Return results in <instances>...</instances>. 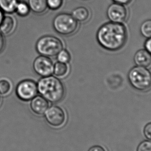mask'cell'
Instances as JSON below:
<instances>
[{"label":"cell","instance_id":"obj_1","mask_svg":"<svg viewBox=\"0 0 151 151\" xmlns=\"http://www.w3.org/2000/svg\"><path fill=\"white\" fill-rule=\"evenodd\" d=\"M128 33L123 23L109 22L99 28L96 39L102 48L109 51H116L122 49L126 44Z\"/></svg>","mask_w":151,"mask_h":151},{"label":"cell","instance_id":"obj_2","mask_svg":"<svg viewBox=\"0 0 151 151\" xmlns=\"http://www.w3.org/2000/svg\"><path fill=\"white\" fill-rule=\"evenodd\" d=\"M38 92L41 96L51 103L61 101L65 96L63 83L58 78L49 76L41 78L37 83Z\"/></svg>","mask_w":151,"mask_h":151},{"label":"cell","instance_id":"obj_3","mask_svg":"<svg viewBox=\"0 0 151 151\" xmlns=\"http://www.w3.org/2000/svg\"><path fill=\"white\" fill-rule=\"evenodd\" d=\"M131 86L137 90L146 91L151 88V71L147 67L136 66L128 73Z\"/></svg>","mask_w":151,"mask_h":151},{"label":"cell","instance_id":"obj_4","mask_svg":"<svg viewBox=\"0 0 151 151\" xmlns=\"http://www.w3.org/2000/svg\"><path fill=\"white\" fill-rule=\"evenodd\" d=\"M63 49V42L53 36L47 35L40 38L36 44V49L40 55L48 58L55 57Z\"/></svg>","mask_w":151,"mask_h":151},{"label":"cell","instance_id":"obj_5","mask_svg":"<svg viewBox=\"0 0 151 151\" xmlns=\"http://www.w3.org/2000/svg\"><path fill=\"white\" fill-rule=\"evenodd\" d=\"M52 24L55 31L62 35H70L78 29V21L67 13L57 15L53 20Z\"/></svg>","mask_w":151,"mask_h":151},{"label":"cell","instance_id":"obj_6","mask_svg":"<svg viewBox=\"0 0 151 151\" xmlns=\"http://www.w3.org/2000/svg\"><path fill=\"white\" fill-rule=\"evenodd\" d=\"M37 85L29 79L22 81L17 85L16 89L17 96L22 101H31L37 94Z\"/></svg>","mask_w":151,"mask_h":151},{"label":"cell","instance_id":"obj_7","mask_svg":"<svg viewBox=\"0 0 151 151\" xmlns=\"http://www.w3.org/2000/svg\"><path fill=\"white\" fill-rule=\"evenodd\" d=\"M45 118L50 125L54 127H60L65 124L66 116L65 112L60 107L53 106L45 112Z\"/></svg>","mask_w":151,"mask_h":151},{"label":"cell","instance_id":"obj_8","mask_svg":"<svg viewBox=\"0 0 151 151\" xmlns=\"http://www.w3.org/2000/svg\"><path fill=\"white\" fill-rule=\"evenodd\" d=\"M107 16L110 22L123 23L128 18V11L124 5L114 2L108 7Z\"/></svg>","mask_w":151,"mask_h":151},{"label":"cell","instance_id":"obj_9","mask_svg":"<svg viewBox=\"0 0 151 151\" xmlns=\"http://www.w3.org/2000/svg\"><path fill=\"white\" fill-rule=\"evenodd\" d=\"M33 67L38 75L45 77L52 75L54 64L48 57L40 55L34 61Z\"/></svg>","mask_w":151,"mask_h":151},{"label":"cell","instance_id":"obj_10","mask_svg":"<svg viewBox=\"0 0 151 151\" xmlns=\"http://www.w3.org/2000/svg\"><path fill=\"white\" fill-rule=\"evenodd\" d=\"M30 107L32 111L36 115L42 116L48 109L49 103L44 97L37 96L32 99Z\"/></svg>","mask_w":151,"mask_h":151},{"label":"cell","instance_id":"obj_11","mask_svg":"<svg viewBox=\"0 0 151 151\" xmlns=\"http://www.w3.org/2000/svg\"><path fill=\"white\" fill-rule=\"evenodd\" d=\"M134 61L136 66L149 68L151 66V54L145 49H139L134 54Z\"/></svg>","mask_w":151,"mask_h":151},{"label":"cell","instance_id":"obj_12","mask_svg":"<svg viewBox=\"0 0 151 151\" xmlns=\"http://www.w3.org/2000/svg\"><path fill=\"white\" fill-rule=\"evenodd\" d=\"M15 27V21L13 17L4 16L0 25V32L3 35H7L12 33Z\"/></svg>","mask_w":151,"mask_h":151},{"label":"cell","instance_id":"obj_13","mask_svg":"<svg viewBox=\"0 0 151 151\" xmlns=\"http://www.w3.org/2000/svg\"><path fill=\"white\" fill-rule=\"evenodd\" d=\"M28 5L30 10L37 14L44 13L48 8L47 0H28Z\"/></svg>","mask_w":151,"mask_h":151},{"label":"cell","instance_id":"obj_14","mask_svg":"<svg viewBox=\"0 0 151 151\" xmlns=\"http://www.w3.org/2000/svg\"><path fill=\"white\" fill-rule=\"evenodd\" d=\"M71 15L77 21L80 22H86L90 17V13L88 9L82 6L74 9Z\"/></svg>","mask_w":151,"mask_h":151},{"label":"cell","instance_id":"obj_15","mask_svg":"<svg viewBox=\"0 0 151 151\" xmlns=\"http://www.w3.org/2000/svg\"><path fill=\"white\" fill-rule=\"evenodd\" d=\"M18 0H0V9L4 13L12 14L16 10Z\"/></svg>","mask_w":151,"mask_h":151},{"label":"cell","instance_id":"obj_16","mask_svg":"<svg viewBox=\"0 0 151 151\" xmlns=\"http://www.w3.org/2000/svg\"><path fill=\"white\" fill-rule=\"evenodd\" d=\"M69 71V67L66 63L58 62L54 64L53 73L55 76L58 77H63L67 75Z\"/></svg>","mask_w":151,"mask_h":151},{"label":"cell","instance_id":"obj_17","mask_svg":"<svg viewBox=\"0 0 151 151\" xmlns=\"http://www.w3.org/2000/svg\"><path fill=\"white\" fill-rule=\"evenodd\" d=\"M15 12L21 17H25L29 14L30 9L28 4L25 2H18L17 3Z\"/></svg>","mask_w":151,"mask_h":151},{"label":"cell","instance_id":"obj_18","mask_svg":"<svg viewBox=\"0 0 151 151\" xmlns=\"http://www.w3.org/2000/svg\"><path fill=\"white\" fill-rule=\"evenodd\" d=\"M140 31L141 35L145 38L151 37V19L145 20L141 24Z\"/></svg>","mask_w":151,"mask_h":151},{"label":"cell","instance_id":"obj_19","mask_svg":"<svg viewBox=\"0 0 151 151\" xmlns=\"http://www.w3.org/2000/svg\"><path fill=\"white\" fill-rule=\"evenodd\" d=\"M57 57L58 62L66 64L69 63L71 59L70 55L69 52L67 50L63 49L59 52V53L57 55Z\"/></svg>","mask_w":151,"mask_h":151},{"label":"cell","instance_id":"obj_20","mask_svg":"<svg viewBox=\"0 0 151 151\" xmlns=\"http://www.w3.org/2000/svg\"><path fill=\"white\" fill-rule=\"evenodd\" d=\"M12 88L11 82L5 79L0 80V94L6 95L10 92Z\"/></svg>","mask_w":151,"mask_h":151},{"label":"cell","instance_id":"obj_21","mask_svg":"<svg viewBox=\"0 0 151 151\" xmlns=\"http://www.w3.org/2000/svg\"><path fill=\"white\" fill-rule=\"evenodd\" d=\"M63 3V0H47V6L52 10L60 9Z\"/></svg>","mask_w":151,"mask_h":151},{"label":"cell","instance_id":"obj_22","mask_svg":"<svg viewBox=\"0 0 151 151\" xmlns=\"http://www.w3.org/2000/svg\"><path fill=\"white\" fill-rule=\"evenodd\" d=\"M137 151H151V141H143L139 145Z\"/></svg>","mask_w":151,"mask_h":151},{"label":"cell","instance_id":"obj_23","mask_svg":"<svg viewBox=\"0 0 151 151\" xmlns=\"http://www.w3.org/2000/svg\"><path fill=\"white\" fill-rule=\"evenodd\" d=\"M143 132L145 137L149 140L151 141V122H150L145 126Z\"/></svg>","mask_w":151,"mask_h":151},{"label":"cell","instance_id":"obj_24","mask_svg":"<svg viewBox=\"0 0 151 151\" xmlns=\"http://www.w3.org/2000/svg\"><path fill=\"white\" fill-rule=\"evenodd\" d=\"M145 49L151 54V37L147 38L145 42Z\"/></svg>","mask_w":151,"mask_h":151},{"label":"cell","instance_id":"obj_25","mask_svg":"<svg viewBox=\"0 0 151 151\" xmlns=\"http://www.w3.org/2000/svg\"><path fill=\"white\" fill-rule=\"evenodd\" d=\"M5 47V40L2 34L0 32V53L1 52Z\"/></svg>","mask_w":151,"mask_h":151},{"label":"cell","instance_id":"obj_26","mask_svg":"<svg viewBox=\"0 0 151 151\" xmlns=\"http://www.w3.org/2000/svg\"><path fill=\"white\" fill-rule=\"evenodd\" d=\"M88 151H106V150L101 146L95 145L90 148Z\"/></svg>","mask_w":151,"mask_h":151},{"label":"cell","instance_id":"obj_27","mask_svg":"<svg viewBox=\"0 0 151 151\" xmlns=\"http://www.w3.org/2000/svg\"><path fill=\"white\" fill-rule=\"evenodd\" d=\"M113 2L125 5L128 4L132 1V0H112Z\"/></svg>","mask_w":151,"mask_h":151},{"label":"cell","instance_id":"obj_28","mask_svg":"<svg viewBox=\"0 0 151 151\" xmlns=\"http://www.w3.org/2000/svg\"><path fill=\"white\" fill-rule=\"evenodd\" d=\"M3 13L4 12L0 9V25H1V24L2 23L3 18L4 17V13Z\"/></svg>","mask_w":151,"mask_h":151},{"label":"cell","instance_id":"obj_29","mask_svg":"<svg viewBox=\"0 0 151 151\" xmlns=\"http://www.w3.org/2000/svg\"><path fill=\"white\" fill-rule=\"evenodd\" d=\"M1 96H0V105H1Z\"/></svg>","mask_w":151,"mask_h":151}]
</instances>
